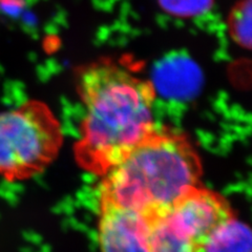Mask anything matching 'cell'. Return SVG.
I'll return each mask as SVG.
<instances>
[{
    "label": "cell",
    "instance_id": "6da1fadb",
    "mask_svg": "<svg viewBox=\"0 0 252 252\" xmlns=\"http://www.w3.org/2000/svg\"><path fill=\"white\" fill-rule=\"evenodd\" d=\"M76 89L85 113L75 159L102 177L156 129V88L119 62L98 59L77 69Z\"/></svg>",
    "mask_w": 252,
    "mask_h": 252
},
{
    "label": "cell",
    "instance_id": "7a4b0ae2",
    "mask_svg": "<svg viewBox=\"0 0 252 252\" xmlns=\"http://www.w3.org/2000/svg\"><path fill=\"white\" fill-rule=\"evenodd\" d=\"M202 163L184 136L155 129L116 166L99 187V202L129 208L149 219L164 215L199 185Z\"/></svg>",
    "mask_w": 252,
    "mask_h": 252
},
{
    "label": "cell",
    "instance_id": "3957f363",
    "mask_svg": "<svg viewBox=\"0 0 252 252\" xmlns=\"http://www.w3.org/2000/svg\"><path fill=\"white\" fill-rule=\"evenodd\" d=\"M62 144L61 124L44 102L28 100L0 112V178L22 182L41 175Z\"/></svg>",
    "mask_w": 252,
    "mask_h": 252
},
{
    "label": "cell",
    "instance_id": "277c9868",
    "mask_svg": "<svg viewBox=\"0 0 252 252\" xmlns=\"http://www.w3.org/2000/svg\"><path fill=\"white\" fill-rule=\"evenodd\" d=\"M166 215L200 251L220 226L235 218L229 202L223 195L200 185L191 187L181 195Z\"/></svg>",
    "mask_w": 252,
    "mask_h": 252
},
{
    "label": "cell",
    "instance_id": "5b68a950",
    "mask_svg": "<svg viewBox=\"0 0 252 252\" xmlns=\"http://www.w3.org/2000/svg\"><path fill=\"white\" fill-rule=\"evenodd\" d=\"M101 252H149L151 219L139 211L99 202Z\"/></svg>",
    "mask_w": 252,
    "mask_h": 252
},
{
    "label": "cell",
    "instance_id": "8992f818",
    "mask_svg": "<svg viewBox=\"0 0 252 252\" xmlns=\"http://www.w3.org/2000/svg\"><path fill=\"white\" fill-rule=\"evenodd\" d=\"M149 252H200V248L164 214L151 219Z\"/></svg>",
    "mask_w": 252,
    "mask_h": 252
},
{
    "label": "cell",
    "instance_id": "52a82bcc",
    "mask_svg": "<svg viewBox=\"0 0 252 252\" xmlns=\"http://www.w3.org/2000/svg\"><path fill=\"white\" fill-rule=\"evenodd\" d=\"M200 252H252V229L233 218L210 236Z\"/></svg>",
    "mask_w": 252,
    "mask_h": 252
},
{
    "label": "cell",
    "instance_id": "ba28073f",
    "mask_svg": "<svg viewBox=\"0 0 252 252\" xmlns=\"http://www.w3.org/2000/svg\"><path fill=\"white\" fill-rule=\"evenodd\" d=\"M234 13L233 32L238 40L252 49V0L244 2Z\"/></svg>",
    "mask_w": 252,
    "mask_h": 252
},
{
    "label": "cell",
    "instance_id": "9c48e42d",
    "mask_svg": "<svg viewBox=\"0 0 252 252\" xmlns=\"http://www.w3.org/2000/svg\"><path fill=\"white\" fill-rule=\"evenodd\" d=\"M0 2H1V0H0Z\"/></svg>",
    "mask_w": 252,
    "mask_h": 252
}]
</instances>
